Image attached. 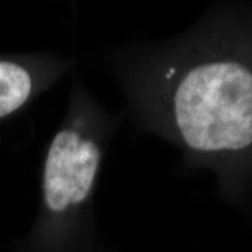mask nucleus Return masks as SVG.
Instances as JSON below:
<instances>
[{
    "instance_id": "f257e3e1",
    "label": "nucleus",
    "mask_w": 252,
    "mask_h": 252,
    "mask_svg": "<svg viewBox=\"0 0 252 252\" xmlns=\"http://www.w3.org/2000/svg\"><path fill=\"white\" fill-rule=\"evenodd\" d=\"M110 63L135 126L234 193L252 149V64L231 12L215 5L180 35L117 50Z\"/></svg>"
},
{
    "instance_id": "f03ea898",
    "label": "nucleus",
    "mask_w": 252,
    "mask_h": 252,
    "mask_svg": "<svg viewBox=\"0 0 252 252\" xmlns=\"http://www.w3.org/2000/svg\"><path fill=\"white\" fill-rule=\"evenodd\" d=\"M123 119L122 112L104 108L75 75L67 111L47 145L41 167L42 212L54 232L67 231L89 210Z\"/></svg>"
},
{
    "instance_id": "7ed1b4c3",
    "label": "nucleus",
    "mask_w": 252,
    "mask_h": 252,
    "mask_svg": "<svg viewBox=\"0 0 252 252\" xmlns=\"http://www.w3.org/2000/svg\"><path fill=\"white\" fill-rule=\"evenodd\" d=\"M74 64L52 52L0 54V123L21 115Z\"/></svg>"
}]
</instances>
